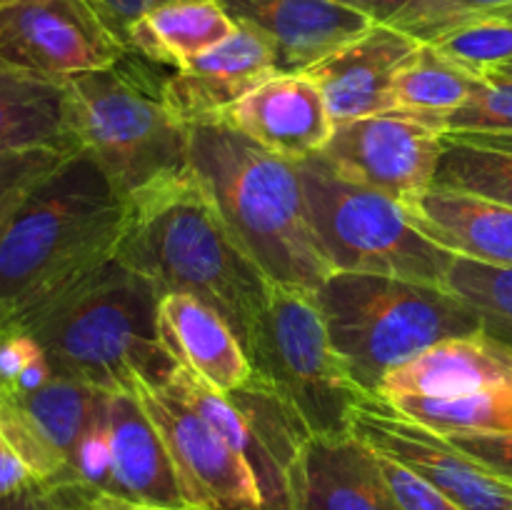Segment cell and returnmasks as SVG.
<instances>
[{
    "instance_id": "obj_1",
    "label": "cell",
    "mask_w": 512,
    "mask_h": 510,
    "mask_svg": "<svg viewBox=\"0 0 512 510\" xmlns=\"http://www.w3.org/2000/svg\"><path fill=\"white\" fill-rule=\"evenodd\" d=\"M115 258L150 280L158 295L188 293L213 308L243 348L273 285L233 238L193 170L128 200Z\"/></svg>"
},
{
    "instance_id": "obj_2",
    "label": "cell",
    "mask_w": 512,
    "mask_h": 510,
    "mask_svg": "<svg viewBox=\"0 0 512 510\" xmlns=\"http://www.w3.org/2000/svg\"><path fill=\"white\" fill-rule=\"evenodd\" d=\"M188 160L233 238L273 283L315 293L335 275L310 220L298 163L223 118L188 125Z\"/></svg>"
},
{
    "instance_id": "obj_3",
    "label": "cell",
    "mask_w": 512,
    "mask_h": 510,
    "mask_svg": "<svg viewBox=\"0 0 512 510\" xmlns=\"http://www.w3.org/2000/svg\"><path fill=\"white\" fill-rule=\"evenodd\" d=\"M158 290L143 275L110 258L70 288L18 318L35 335L55 378L105 390L163 388L178 360L158 330Z\"/></svg>"
},
{
    "instance_id": "obj_4",
    "label": "cell",
    "mask_w": 512,
    "mask_h": 510,
    "mask_svg": "<svg viewBox=\"0 0 512 510\" xmlns=\"http://www.w3.org/2000/svg\"><path fill=\"white\" fill-rule=\"evenodd\" d=\"M128 220L105 170L68 155L0 233V303L15 320L115 258Z\"/></svg>"
},
{
    "instance_id": "obj_5",
    "label": "cell",
    "mask_w": 512,
    "mask_h": 510,
    "mask_svg": "<svg viewBox=\"0 0 512 510\" xmlns=\"http://www.w3.org/2000/svg\"><path fill=\"white\" fill-rule=\"evenodd\" d=\"M330 343L350 378L380 398V385L423 350L483 330L478 313L443 285L368 273H335L315 290Z\"/></svg>"
},
{
    "instance_id": "obj_6",
    "label": "cell",
    "mask_w": 512,
    "mask_h": 510,
    "mask_svg": "<svg viewBox=\"0 0 512 510\" xmlns=\"http://www.w3.org/2000/svg\"><path fill=\"white\" fill-rule=\"evenodd\" d=\"M65 128L125 200L190 170L188 125L165 108L160 83L130 50L110 68L65 80Z\"/></svg>"
},
{
    "instance_id": "obj_7",
    "label": "cell",
    "mask_w": 512,
    "mask_h": 510,
    "mask_svg": "<svg viewBox=\"0 0 512 510\" xmlns=\"http://www.w3.org/2000/svg\"><path fill=\"white\" fill-rule=\"evenodd\" d=\"M298 168L310 220L335 273L445 283L455 255L425 238L403 203L343 178L320 153Z\"/></svg>"
},
{
    "instance_id": "obj_8",
    "label": "cell",
    "mask_w": 512,
    "mask_h": 510,
    "mask_svg": "<svg viewBox=\"0 0 512 510\" xmlns=\"http://www.w3.org/2000/svg\"><path fill=\"white\" fill-rule=\"evenodd\" d=\"M245 353L253 373L295 405L313 435L353 433L355 413L370 395L335 353L313 290L270 285Z\"/></svg>"
},
{
    "instance_id": "obj_9",
    "label": "cell",
    "mask_w": 512,
    "mask_h": 510,
    "mask_svg": "<svg viewBox=\"0 0 512 510\" xmlns=\"http://www.w3.org/2000/svg\"><path fill=\"white\" fill-rule=\"evenodd\" d=\"M443 145L438 125L388 110L338 123L320 155L343 178L410 205L433 188Z\"/></svg>"
},
{
    "instance_id": "obj_10",
    "label": "cell",
    "mask_w": 512,
    "mask_h": 510,
    "mask_svg": "<svg viewBox=\"0 0 512 510\" xmlns=\"http://www.w3.org/2000/svg\"><path fill=\"white\" fill-rule=\"evenodd\" d=\"M125 53L88 0H25L0 10V65L20 73L63 83Z\"/></svg>"
},
{
    "instance_id": "obj_11",
    "label": "cell",
    "mask_w": 512,
    "mask_h": 510,
    "mask_svg": "<svg viewBox=\"0 0 512 510\" xmlns=\"http://www.w3.org/2000/svg\"><path fill=\"white\" fill-rule=\"evenodd\" d=\"M135 393L168 448L188 505L203 510H265L243 455L235 453L170 385H138Z\"/></svg>"
},
{
    "instance_id": "obj_12",
    "label": "cell",
    "mask_w": 512,
    "mask_h": 510,
    "mask_svg": "<svg viewBox=\"0 0 512 510\" xmlns=\"http://www.w3.org/2000/svg\"><path fill=\"white\" fill-rule=\"evenodd\" d=\"M353 435L423 478L465 510H510L512 483L460 453L445 435L415 423L388 400L370 398L353 418Z\"/></svg>"
},
{
    "instance_id": "obj_13",
    "label": "cell",
    "mask_w": 512,
    "mask_h": 510,
    "mask_svg": "<svg viewBox=\"0 0 512 510\" xmlns=\"http://www.w3.org/2000/svg\"><path fill=\"white\" fill-rule=\"evenodd\" d=\"M103 390L70 378H53L28 395L0 390L3 435L35 478L73 480V450Z\"/></svg>"
},
{
    "instance_id": "obj_14",
    "label": "cell",
    "mask_w": 512,
    "mask_h": 510,
    "mask_svg": "<svg viewBox=\"0 0 512 510\" xmlns=\"http://www.w3.org/2000/svg\"><path fill=\"white\" fill-rule=\"evenodd\" d=\"M273 75H280L273 45L253 28L235 25L223 43L160 80V95L180 123H205L223 118Z\"/></svg>"
},
{
    "instance_id": "obj_15",
    "label": "cell",
    "mask_w": 512,
    "mask_h": 510,
    "mask_svg": "<svg viewBox=\"0 0 512 510\" xmlns=\"http://www.w3.org/2000/svg\"><path fill=\"white\" fill-rule=\"evenodd\" d=\"M235 25L253 28L275 50L278 73H305L350 40L360 38L373 20L338 0H218Z\"/></svg>"
},
{
    "instance_id": "obj_16",
    "label": "cell",
    "mask_w": 512,
    "mask_h": 510,
    "mask_svg": "<svg viewBox=\"0 0 512 510\" xmlns=\"http://www.w3.org/2000/svg\"><path fill=\"white\" fill-rule=\"evenodd\" d=\"M420 40L393 25H378L305 70L323 93L333 125L395 110L393 85Z\"/></svg>"
},
{
    "instance_id": "obj_17",
    "label": "cell",
    "mask_w": 512,
    "mask_h": 510,
    "mask_svg": "<svg viewBox=\"0 0 512 510\" xmlns=\"http://www.w3.org/2000/svg\"><path fill=\"white\" fill-rule=\"evenodd\" d=\"M293 510H403L378 453L350 435H313L290 475Z\"/></svg>"
},
{
    "instance_id": "obj_18",
    "label": "cell",
    "mask_w": 512,
    "mask_h": 510,
    "mask_svg": "<svg viewBox=\"0 0 512 510\" xmlns=\"http://www.w3.org/2000/svg\"><path fill=\"white\" fill-rule=\"evenodd\" d=\"M223 120L293 163L323 153L335 128L323 93L305 73L273 75L235 103Z\"/></svg>"
},
{
    "instance_id": "obj_19",
    "label": "cell",
    "mask_w": 512,
    "mask_h": 510,
    "mask_svg": "<svg viewBox=\"0 0 512 510\" xmlns=\"http://www.w3.org/2000/svg\"><path fill=\"white\" fill-rule=\"evenodd\" d=\"M512 385V350L483 330L435 343L388 373L380 398H458Z\"/></svg>"
},
{
    "instance_id": "obj_20",
    "label": "cell",
    "mask_w": 512,
    "mask_h": 510,
    "mask_svg": "<svg viewBox=\"0 0 512 510\" xmlns=\"http://www.w3.org/2000/svg\"><path fill=\"white\" fill-rule=\"evenodd\" d=\"M108 410L113 475L105 495L130 503L188 508L168 448L145 405L140 403L138 393L110 390Z\"/></svg>"
},
{
    "instance_id": "obj_21",
    "label": "cell",
    "mask_w": 512,
    "mask_h": 510,
    "mask_svg": "<svg viewBox=\"0 0 512 510\" xmlns=\"http://www.w3.org/2000/svg\"><path fill=\"white\" fill-rule=\"evenodd\" d=\"M405 210L410 223L448 253L512 268V208L508 205L433 185Z\"/></svg>"
},
{
    "instance_id": "obj_22",
    "label": "cell",
    "mask_w": 512,
    "mask_h": 510,
    "mask_svg": "<svg viewBox=\"0 0 512 510\" xmlns=\"http://www.w3.org/2000/svg\"><path fill=\"white\" fill-rule=\"evenodd\" d=\"M158 330L168 353L213 388L230 393L253 378V365L233 328L193 295H160Z\"/></svg>"
},
{
    "instance_id": "obj_23",
    "label": "cell",
    "mask_w": 512,
    "mask_h": 510,
    "mask_svg": "<svg viewBox=\"0 0 512 510\" xmlns=\"http://www.w3.org/2000/svg\"><path fill=\"white\" fill-rule=\"evenodd\" d=\"M233 30L235 23L218 0H170L135 23L125 45L148 63L178 70Z\"/></svg>"
},
{
    "instance_id": "obj_24",
    "label": "cell",
    "mask_w": 512,
    "mask_h": 510,
    "mask_svg": "<svg viewBox=\"0 0 512 510\" xmlns=\"http://www.w3.org/2000/svg\"><path fill=\"white\" fill-rule=\"evenodd\" d=\"M30 148L75 150L65 128V80L0 65V153Z\"/></svg>"
},
{
    "instance_id": "obj_25",
    "label": "cell",
    "mask_w": 512,
    "mask_h": 510,
    "mask_svg": "<svg viewBox=\"0 0 512 510\" xmlns=\"http://www.w3.org/2000/svg\"><path fill=\"white\" fill-rule=\"evenodd\" d=\"M485 83L488 75L465 68L433 43H420L395 78V110L418 115L443 130L445 118L463 108Z\"/></svg>"
},
{
    "instance_id": "obj_26",
    "label": "cell",
    "mask_w": 512,
    "mask_h": 510,
    "mask_svg": "<svg viewBox=\"0 0 512 510\" xmlns=\"http://www.w3.org/2000/svg\"><path fill=\"white\" fill-rule=\"evenodd\" d=\"M395 410L440 435L508 433L512 430V385L458 398H395Z\"/></svg>"
},
{
    "instance_id": "obj_27",
    "label": "cell",
    "mask_w": 512,
    "mask_h": 510,
    "mask_svg": "<svg viewBox=\"0 0 512 510\" xmlns=\"http://www.w3.org/2000/svg\"><path fill=\"white\" fill-rule=\"evenodd\" d=\"M433 185L512 208V153L445 135Z\"/></svg>"
},
{
    "instance_id": "obj_28",
    "label": "cell",
    "mask_w": 512,
    "mask_h": 510,
    "mask_svg": "<svg viewBox=\"0 0 512 510\" xmlns=\"http://www.w3.org/2000/svg\"><path fill=\"white\" fill-rule=\"evenodd\" d=\"M443 288L478 313L488 338L512 350V268L475 263L455 255Z\"/></svg>"
},
{
    "instance_id": "obj_29",
    "label": "cell",
    "mask_w": 512,
    "mask_h": 510,
    "mask_svg": "<svg viewBox=\"0 0 512 510\" xmlns=\"http://www.w3.org/2000/svg\"><path fill=\"white\" fill-rule=\"evenodd\" d=\"M480 23L512 25V0H413L393 28L420 43H435L443 35Z\"/></svg>"
},
{
    "instance_id": "obj_30",
    "label": "cell",
    "mask_w": 512,
    "mask_h": 510,
    "mask_svg": "<svg viewBox=\"0 0 512 510\" xmlns=\"http://www.w3.org/2000/svg\"><path fill=\"white\" fill-rule=\"evenodd\" d=\"M73 153L78 150L30 148L0 153V233L8 228L30 193Z\"/></svg>"
},
{
    "instance_id": "obj_31",
    "label": "cell",
    "mask_w": 512,
    "mask_h": 510,
    "mask_svg": "<svg viewBox=\"0 0 512 510\" xmlns=\"http://www.w3.org/2000/svg\"><path fill=\"white\" fill-rule=\"evenodd\" d=\"M110 390H103L80 433L78 445L70 460V478L83 483L93 493L105 495L110 488V475H113V443H110V410H108Z\"/></svg>"
},
{
    "instance_id": "obj_32",
    "label": "cell",
    "mask_w": 512,
    "mask_h": 510,
    "mask_svg": "<svg viewBox=\"0 0 512 510\" xmlns=\"http://www.w3.org/2000/svg\"><path fill=\"white\" fill-rule=\"evenodd\" d=\"M435 48L443 50L448 58L458 60L475 73H488L498 65L512 60V25L508 23H480L460 28L455 33L435 40Z\"/></svg>"
},
{
    "instance_id": "obj_33",
    "label": "cell",
    "mask_w": 512,
    "mask_h": 510,
    "mask_svg": "<svg viewBox=\"0 0 512 510\" xmlns=\"http://www.w3.org/2000/svg\"><path fill=\"white\" fill-rule=\"evenodd\" d=\"M445 133H512V80L488 75V83L443 123Z\"/></svg>"
},
{
    "instance_id": "obj_34",
    "label": "cell",
    "mask_w": 512,
    "mask_h": 510,
    "mask_svg": "<svg viewBox=\"0 0 512 510\" xmlns=\"http://www.w3.org/2000/svg\"><path fill=\"white\" fill-rule=\"evenodd\" d=\"M95 498L78 480H33L0 500V510H90Z\"/></svg>"
},
{
    "instance_id": "obj_35",
    "label": "cell",
    "mask_w": 512,
    "mask_h": 510,
    "mask_svg": "<svg viewBox=\"0 0 512 510\" xmlns=\"http://www.w3.org/2000/svg\"><path fill=\"white\" fill-rule=\"evenodd\" d=\"M380 465H383V473L388 478L390 488H393L395 498L403 505V510H465L460 508L455 500H450L448 495L440 493L438 488H433L430 483H425L423 478H418L415 473H410L408 468H403L395 460L380 455Z\"/></svg>"
},
{
    "instance_id": "obj_36",
    "label": "cell",
    "mask_w": 512,
    "mask_h": 510,
    "mask_svg": "<svg viewBox=\"0 0 512 510\" xmlns=\"http://www.w3.org/2000/svg\"><path fill=\"white\" fill-rule=\"evenodd\" d=\"M460 453L493 473L495 478L512 483V430L508 433H475V435H445Z\"/></svg>"
},
{
    "instance_id": "obj_37",
    "label": "cell",
    "mask_w": 512,
    "mask_h": 510,
    "mask_svg": "<svg viewBox=\"0 0 512 510\" xmlns=\"http://www.w3.org/2000/svg\"><path fill=\"white\" fill-rule=\"evenodd\" d=\"M40 353H43V345L35 340V335L28 333L23 325H13L0 338V390L13 385L25 365L33 363Z\"/></svg>"
},
{
    "instance_id": "obj_38",
    "label": "cell",
    "mask_w": 512,
    "mask_h": 510,
    "mask_svg": "<svg viewBox=\"0 0 512 510\" xmlns=\"http://www.w3.org/2000/svg\"><path fill=\"white\" fill-rule=\"evenodd\" d=\"M93 5L95 13L100 15L105 25H108L110 33L120 40V43H128V33L145 13H150L158 5L170 3V0H88ZM128 50V45H125Z\"/></svg>"
},
{
    "instance_id": "obj_39",
    "label": "cell",
    "mask_w": 512,
    "mask_h": 510,
    "mask_svg": "<svg viewBox=\"0 0 512 510\" xmlns=\"http://www.w3.org/2000/svg\"><path fill=\"white\" fill-rule=\"evenodd\" d=\"M38 480L33 475V470L28 468L23 458L13 450V445L8 440L0 443V500L8 498V495L18 493L20 488H25L28 483Z\"/></svg>"
},
{
    "instance_id": "obj_40",
    "label": "cell",
    "mask_w": 512,
    "mask_h": 510,
    "mask_svg": "<svg viewBox=\"0 0 512 510\" xmlns=\"http://www.w3.org/2000/svg\"><path fill=\"white\" fill-rule=\"evenodd\" d=\"M338 3L348 5V8L358 10L365 18H370L378 25H393L400 15L408 10L413 0H338Z\"/></svg>"
},
{
    "instance_id": "obj_41",
    "label": "cell",
    "mask_w": 512,
    "mask_h": 510,
    "mask_svg": "<svg viewBox=\"0 0 512 510\" xmlns=\"http://www.w3.org/2000/svg\"><path fill=\"white\" fill-rule=\"evenodd\" d=\"M53 378H55L53 365H50L48 355H45V350H43V353H40L33 363L25 365V370L18 375V378H15V383L8 385V388H3V390L28 395V393H35V390L45 388V385H48Z\"/></svg>"
},
{
    "instance_id": "obj_42",
    "label": "cell",
    "mask_w": 512,
    "mask_h": 510,
    "mask_svg": "<svg viewBox=\"0 0 512 510\" xmlns=\"http://www.w3.org/2000/svg\"><path fill=\"white\" fill-rule=\"evenodd\" d=\"M90 510H203V508H165V505H145V503H130V500L113 498V495H98Z\"/></svg>"
},
{
    "instance_id": "obj_43",
    "label": "cell",
    "mask_w": 512,
    "mask_h": 510,
    "mask_svg": "<svg viewBox=\"0 0 512 510\" xmlns=\"http://www.w3.org/2000/svg\"><path fill=\"white\" fill-rule=\"evenodd\" d=\"M448 138L468 140V143L485 145V148H498L510 150L512 153V133H445Z\"/></svg>"
},
{
    "instance_id": "obj_44",
    "label": "cell",
    "mask_w": 512,
    "mask_h": 510,
    "mask_svg": "<svg viewBox=\"0 0 512 510\" xmlns=\"http://www.w3.org/2000/svg\"><path fill=\"white\" fill-rule=\"evenodd\" d=\"M13 325H18V320H15V313L8 308V305L0 303V338H3V335L8 333Z\"/></svg>"
},
{
    "instance_id": "obj_45",
    "label": "cell",
    "mask_w": 512,
    "mask_h": 510,
    "mask_svg": "<svg viewBox=\"0 0 512 510\" xmlns=\"http://www.w3.org/2000/svg\"><path fill=\"white\" fill-rule=\"evenodd\" d=\"M485 75H498V78H510L512 80V60H508V63H503V65H498V68L488 70Z\"/></svg>"
},
{
    "instance_id": "obj_46",
    "label": "cell",
    "mask_w": 512,
    "mask_h": 510,
    "mask_svg": "<svg viewBox=\"0 0 512 510\" xmlns=\"http://www.w3.org/2000/svg\"><path fill=\"white\" fill-rule=\"evenodd\" d=\"M15 3H25V0H0V10L8 8V5H15Z\"/></svg>"
},
{
    "instance_id": "obj_47",
    "label": "cell",
    "mask_w": 512,
    "mask_h": 510,
    "mask_svg": "<svg viewBox=\"0 0 512 510\" xmlns=\"http://www.w3.org/2000/svg\"><path fill=\"white\" fill-rule=\"evenodd\" d=\"M5 440V435H3V415H0V443H3Z\"/></svg>"
},
{
    "instance_id": "obj_48",
    "label": "cell",
    "mask_w": 512,
    "mask_h": 510,
    "mask_svg": "<svg viewBox=\"0 0 512 510\" xmlns=\"http://www.w3.org/2000/svg\"><path fill=\"white\" fill-rule=\"evenodd\" d=\"M510 510H512V508H510Z\"/></svg>"
}]
</instances>
